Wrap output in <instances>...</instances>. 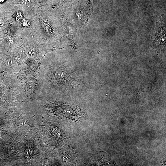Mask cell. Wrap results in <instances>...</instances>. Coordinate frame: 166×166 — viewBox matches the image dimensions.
<instances>
[{"instance_id": "1", "label": "cell", "mask_w": 166, "mask_h": 166, "mask_svg": "<svg viewBox=\"0 0 166 166\" xmlns=\"http://www.w3.org/2000/svg\"><path fill=\"white\" fill-rule=\"evenodd\" d=\"M5 0H0V3L3 2Z\"/></svg>"}]
</instances>
